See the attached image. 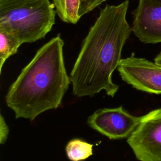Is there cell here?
<instances>
[{
	"label": "cell",
	"instance_id": "cell-13",
	"mask_svg": "<svg viewBox=\"0 0 161 161\" xmlns=\"http://www.w3.org/2000/svg\"><path fill=\"white\" fill-rule=\"evenodd\" d=\"M154 62L161 66V52L159 53L154 59Z\"/></svg>",
	"mask_w": 161,
	"mask_h": 161
},
{
	"label": "cell",
	"instance_id": "cell-6",
	"mask_svg": "<svg viewBox=\"0 0 161 161\" xmlns=\"http://www.w3.org/2000/svg\"><path fill=\"white\" fill-rule=\"evenodd\" d=\"M142 116L131 114L123 106L96 110L87 119V125L111 140L128 138L139 125Z\"/></svg>",
	"mask_w": 161,
	"mask_h": 161
},
{
	"label": "cell",
	"instance_id": "cell-9",
	"mask_svg": "<svg viewBox=\"0 0 161 161\" xmlns=\"http://www.w3.org/2000/svg\"><path fill=\"white\" fill-rule=\"evenodd\" d=\"M21 40L12 32L0 29V74L8 58L16 54L22 45Z\"/></svg>",
	"mask_w": 161,
	"mask_h": 161
},
{
	"label": "cell",
	"instance_id": "cell-5",
	"mask_svg": "<svg viewBox=\"0 0 161 161\" xmlns=\"http://www.w3.org/2000/svg\"><path fill=\"white\" fill-rule=\"evenodd\" d=\"M123 80L139 91L161 94V66L134 53L121 58L117 68Z\"/></svg>",
	"mask_w": 161,
	"mask_h": 161
},
{
	"label": "cell",
	"instance_id": "cell-10",
	"mask_svg": "<svg viewBox=\"0 0 161 161\" xmlns=\"http://www.w3.org/2000/svg\"><path fill=\"white\" fill-rule=\"evenodd\" d=\"M93 145L79 138H74L68 142L65 151L71 161H82L92 155Z\"/></svg>",
	"mask_w": 161,
	"mask_h": 161
},
{
	"label": "cell",
	"instance_id": "cell-7",
	"mask_svg": "<svg viewBox=\"0 0 161 161\" xmlns=\"http://www.w3.org/2000/svg\"><path fill=\"white\" fill-rule=\"evenodd\" d=\"M131 30L143 43H161V0H138Z\"/></svg>",
	"mask_w": 161,
	"mask_h": 161
},
{
	"label": "cell",
	"instance_id": "cell-8",
	"mask_svg": "<svg viewBox=\"0 0 161 161\" xmlns=\"http://www.w3.org/2000/svg\"><path fill=\"white\" fill-rule=\"evenodd\" d=\"M58 18L67 23L76 24L80 19L81 0H52Z\"/></svg>",
	"mask_w": 161,
	"mask_h": 161
},
{
	"label": "cell",
	"instance_id": "cell-2",
	"mask_svg": "<svg viewBox=\"0 0 161 161\" xmlns=\"http://www.w3.org/2000/svg\"><path fill=\"white\" fill-rule=\"evenodd\" d=\"M64 42L58 34L42 45L10 86L5 97L16 118L34 120L56 109L70 82L65 69Z\"/></svg>",
	"mask_w": 161,
	"mask_h": 161
},
{
	"label": "cell",
	"instance_id": "cell-4",
	"mask_svg": "<svg viewBox=\"0 0 161 161\" xmlns=\"http://www.w3.org/2000/svg\"><path fill=\"white\" fill-rule=\"evenodd\" d=\"M127 143L137 160L161 161V108L142 116Z\"/></svg>",
	"mask_w": 161,
	"mask_h": 161
},
{
	"label": "cell",
	"instance_id": "cell-1",
	"mask_svg": "<svg viewBox=\"0 0 161 161\" xmlns=\"http://www.w3.org/2000/svg\"><path fill=\"white\" fill-rule=\"evenodd\" d=\"M129 0L106 4L84 38L70 74L77 97L92 96L101 91L114 97L119 86L112 80L121 60L123 47L132 32L126 19Z\"/></svg>",
	"mask_w": 161,
	"mask_h": 161
},
{
	"label": "cell",
	"instance_id": "cell-3",
	"mask_svg": "<svg viewBox=\"0 0 161 161\" xmlns=\"http://www.w3.org/2000/svg\"><path fill=\"white\" fill-rule=\"evenodd\" d=\"M50 0H0V29L12 32L23 44L43 38L55 23Z\"/></svg>",
	"mask_w": 161,
	"mask_h": 161
},
{
	"label": "cell",
	"instance_id": "cell-12",
	"mask_svg": "<svg viewBox=\"0 0 161 161\" xmlns=\"http://www.w3.org/2000/svg\"><path fill=\"white\" fill-rule=\"evenodd\" d=\"M9 132V128L3 116L0 114V143L4 144L8 138Z\"/></svg>",
	"mask_w": 161,
	"mask_h": 161
},
{
	"label": "cell",
	"instance_id": "cell-11",
	"mask_svg": "<svg viewBox=\"0 0 161 161\" xmlns=\"http://www.w3.org/2000/svg\"><path fill=\"white\" fill-rule=\"evenodd\" d=\"M106 0H81L79 15L80 18L94 10Z\"/></svg>",
	"mask_w": 161,
	"mask_h": 161
}]
</instances>
